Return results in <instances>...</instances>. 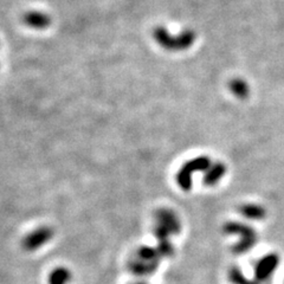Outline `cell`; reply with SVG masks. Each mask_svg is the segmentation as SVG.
<instances>
[{"mask_svg": "<svg viewBox=\"0 0 284 284\" xmlns=\"http://www.w3.org/2000/svg\"><path fill=\"white\" fill-rule=\"evenodd\" d=\"M155 236L158 240L168 239L172 234H177L181 230V223L178 215L168 208H161L156 213Z\"/></svg>", "mask_w": 284, "mask_h": 284, "instance_id": "3", "label": "cell"}, {"mask_svg": "<svg viewBox=\"0 0 284 284\" xmlns=\"http://www.w3.org/2000/svg\"><path fill=\"white\" fill-rule=\"evenodd\" d=\"M257 244V238H240L236 244H233L232 246V252L236 254H241L245 253L251 249H253V246Z\"/></svg>", "mask_w": 284, "mask_h": 284, "instance_id": "15", "label": "cell"}, {"mask_svg": "<svg viewBox=\"0 0 284 284\" xmlns=\"http://www.w3.org/2000/svg\"><path fill=\"white\" fill-rule=\"evenodd\" d=\"M228 87H230V90L232 91L234 96L240 100L246 99L250 94L249 84H247L244 80H241V78H233V80L230 82V84H228Z\"/></svg>", "mask_w": 284, "mask_h": 284, "instance_id": "11", "label": "cell"}, {"mask_svg": "<svg viewBox=\"0 0 284 284\" xmlns=\"http://www.w3.org/2000/svg\"><path fill=\"white\" fill-rule=\"evenodd\" d=\"M243 217L251 220H262L266 217V210L257 204H244L238 208Z\"/></svg>", "mask_w": 284, "mask_h": 284, "instance_id": "9", "label": "cell"}, {"mask_svg": "<svg viewBox=\"0 0 284 284\" xmlns=\"http://www.w3.org/2000/svg\"><path fill=\"white\" fill-rule=\"evenodd\" d=\"M279 260L278 253L276 252H270L263 256L254 265V279L258 283L267 282L278 267Z\"/></svg>", "mask_w": 284, "mask_h": 284, "instance_id": "4", "label": "cell"}, {"mask_svg": "<svg viewBox=\"0 0 284 284\" xmlns=\"http://www.w3.org/2000/svg\"><path fill=\"white\" fill-rule=\"evenodd\" d=\"M23 21H24L26 25L32 29H36V30H44L51 24V18L45 13L38 11L28 12L23 18Z\"/></svg>", "mask_w": 284, "mask_h": 284, "instance_id": "7", "label": "cell"}, {"mask_svg": "<svg viewBox=\"0 0 284 284\" xmlns=\"http://www.w3.org/2000/svg\"><path fill=\"white\" fill-rule=\"evenodd\" d=\"M225 173H226V167H225L223 162H215V164H212L211 167L205 172L202 181L206 186H214L220 181Z\"/></svg>", "mask_w": 284, "mask_h": 284, "instance_id": "8", "label": "cell"}, {"mask_svg": "<svg viewBox=\"0 0 284 284\" xmlns=\"http://www.w3.org/2000/svg\"><path fill=\"white\" fill-rule=\"evenodd\" d=\"M160 256L161 257H172L174 253V249H173L172 244L169 243L168 239L165 240H158V247Z\"/></svg>", "mask_w": 284, "mask_h": 284, "instance_id": "16", "label": "cell"}, {"mask_svg": "<svg viewBox=\"0 0 284 284\" xmlns=\"http://www.w3.org/2000/svg\"><path fill=\"white\" fill-rule=\"evenodd\" d=\"M54 237V231L49 226H41L32 231L24 238L23 246L26 251H36L48 244Z\"/></svg>", "mask_w": 284, "mask_h": 284, "instance_id": "5", "label": "cell"}, {"mask_svg": "<svg viewBox=\"0 0 284 284\" xmlns=\"http://www.w3.org/2000/svg\"><path fill=\"white\" fill-rule=\"evenodd\" d=\"M228 279L233 284H260L256 279H250L245 277L238 266L230 267V270H228Z\"/></svg>", "mask_w": 284, "mask_h": 284, "instance_id": "14", "label": "cell"}, {"mask_svg": "<svg viewBox=\"0 0 284 284\" xmlns=\"http://www.w3.org/2000/svg\"><path fill=\"white\" fill-rule=\"evenodd\" d=\"M159 264L155 263H149L146 260H142L135 257V259H133L129 263V269L133 273H135L136 276H148L153 273L156 270Z\"/></svg>", "mask_w": 284, "mask_h": 284, "instance_id": "10", "label": "cell"}, {"mask_svg": "<svg viewBox=\"0 0 284 284\" xmlns=\"http://www.w3.org/2000/svg\"><path fill=\"white\" fill-rule=\"evenodd\" d=\"M135 256L140 259L146 260V262L155 263V264H159L160 258H162V257L160 256L158 249H154V247H151V246L140 247Z\"/></svg>", "mask_w": 284, "mask_h": 284, "instance_id": "13", "label": "cell"}, {"mask_svg": "<svg viewBox=\"0 0 284 284\" xmlns=\"http://www.w3.org/2000/svg\"><path fill=\"white\" fill-rule=\"evenodd\" d=\"M71 279V272L69 269L64 266L56 267L50 273L49 277V284H69Z\"/></svg>", "mask_w": 284, "mask_h": 284, "instance_id": "12", "label": "cell"}, {"mask_svg": "<svg viewBox=\"0 0 284 284\" xmlns=\"http://www.w3.org/2000/svg\"><path fill=\"white\" fill-rule=\"evenodd\" d=\"M153 37L160 47L168 51L188 50L195 42V34L192 30H185L179 35H172L164 26H156Z\"/></svg>", "mask_w": 284, "mask_h": 284, "instance_id": "1", "label": "cell"}, {"mask_svg": "<svg viewBox=\"0 0 284 284\" xmlns=\"http://www.w3.org/2000/svg\"><path fill=\"white\" fill-rule=\"evenodd\" d=\"M211 159L207 156H197L186 161L177 174V182L184 191H189L193 184V174L197 172H206L211 167Z\"/></svg>", "mask_w": 284, "mask_h": 284, "instance_id": "2", "label": "cell"}, {"mask_svg": "<svg viewBox=\"0 0 284 284\" xmlns=\"http://www.w3.org/2000/svg\"><path fill=\"white\" fill-rule=\"evenodd\" d=\"M134 284H147L146 282H136V283H134Z\"/></svg>", "mask_w": 284, "mask_h": 284, "instance_id": "17", "label": "cell"}, {"mask_svg": "<svg viewBox=\"0 0 284 284\" xmlns=\"http://www.w3.org/2000/svg\"><path fill=\"white\" fill-rule=\"evenodd\" d=\"M223 231L226 234H238L240 238H257V232L250 225L239 221H228L224 225Z\"/></svg>", "mask_w": 284, "mask_h": 284, "instance_id": "6", "label": "cell"}]
</instances>
